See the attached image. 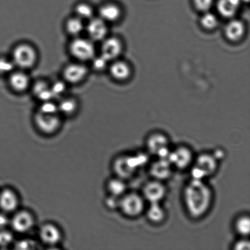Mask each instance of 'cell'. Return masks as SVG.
<instances>
[{
  "label": "cell",
  "instance_id": "cell-33",
  "mask_svg": "<svg viewBox=\"0 0 250 250\" xmlns=\"http://www.w3.org/2000/svg\"><path fill=\"white\" fill-rule=\"evenodd\" d=\"M201 22L203 26L207 29H213L217 26L218 20L215 15L211 13H207L203 16Z\"/></svg>",
  "mask_w": 250,
  "mask_h": 250
},
{
  "label": "cell",
  "instance_id": "cell-21",
  "mask_svg": "<svg viewBox=\"0 0 250 250\" xmlns=\"http://www.w3.org/2000/svg\"><path fill=\"white\" fill-rule=\"evenodd\" d=\"M245 28L244 24L241 21L235 20L227 24L225 33L227 38L231 41H238L243 36Z\"/></svg>",
  "mask_w": 250,
  "mask_h": 250
},
{
  "label": "cell",
  "instance_id": "cell-2",
  "mask_svg": "<svg viewBox=\"0 0 250 250\" xmlns=\"http://www.w3.org/2000/svg\"><path fill=\"white\" fill-rule=\"evenodd\" d=\"M11 59L16 67L23 70L29 69L36 65L38 54L33 46L21 43L14 48Z\"/></svg>",
  "mask_w": 250,
  "mask_h": 250
},
{
  "label": "cell",
  "instance_id": "cell-20",
  "mask_svg": "<svg viewBox=\"0 0 250 250\" xmlns=\"http://www.w3.org/2000/svg\"><path fill=\"white\" fill-rule=\"evenodd\" d=\"M33 94L42 102L51 101L54 99L50 85L43 81H39L33 85Z\"/></svg>",
  "mask_w": 250,
  "mask_h": 250
},
{
  "label": "cell",
  "instance_id": "cell-37",
  "mask_svg": "<svg viewBox=\"0 0 250 250\" xmlns=\"http://www.w3.org/2000/svg\"><path fill=\"white\" fill-rule=\"evenodd\" d=\"M196 7L200 11H207L212 6L213 0H194Z\"/></svg>",
  "mask_w": 250,
  "mask_h": 250
},
{
  "label": "cell",
  "instance_id": "cell-26",
  "mask_svg": "<svg viewBox=\"0 0 250 250\" xmlns=\"http://www.w3.org/2000/svg\"><path fill=\"white\" fill-rule=\"evenodd\" d=\"M107 189L111 195L119 197L124 195L126 189V186L122 179H112L107 183Z\"/></svg>",
  "mask_w": 250,
  "mask_h": 250
},
{
  "label": "cell",
  "instance_id": "cell-23",
  "mask_svg": "<svg viewBox=\"0 0 250 250\" xmlns=\"http://www.w3.org/2000/svg\"><path fill=\"white\" fill-rule=\"evenodd\" d=\"M166 212L159 203H150L147 210V217L154 224H159L163 222L166 218Z\"/></svg>",
  "mask_w": 250,
  "mask_h": 250
},
{
  "label": "cell",
  "instance_id": "cell-7",
  "mask_svg": "<svg viewBox=\"0 0 250 250\" xmlns=\"http://www.w3.org/2000/svg\"><path fill=\"white\" fill-rule=\"evenodd\" d=\"M169 141L163 134L154 133L149 136L146 146L149 153L157 155L159 158L167 159L170 151L168 149Z\"/></svg>",
  "mask_w": 250,
  "mask_h": 250
},
{
  "label": "cell",
  "instance_id": "cell-5",
  "mask_svg": "<svg viewBox=\"0 0 250 250\" xmlns=\"http://www.w3.org/2000/svg\"><path fill=\"white\" fill-rule=\"evenodd\" d=\"M69 49L70 53L78 61H92L95 56V46L89 39L77 37L71 42Z\"/></svg>",
  "mask_w": 250,
  "mask_h": 250
},
{
  "label": "cell",
  "instance_id": "cell-6",
  "mask_svg": "<svg viewBox=\"0 0 250 250\" xmlns=\"http://www.w3.org/2000/svg\"><path fill=\"white\" fill-rule=\"evenodd\" d=\"M119 207L127 217H138L144 210V198L136 193H127L120 199Z\"/></svg>",
  "mask_w": 250,
  "mask_h": 250
},
{
  "label": "cell",
  "instance_id": "cell-24",
  "mask_svg": "<svg viewBox=\"0 0 250 250\" xmlns=\"http://www.w3.org/2000/svg\"><path fill=\"white\" fill-rule=\"evenodd\" d=\"M110 72L115 79L124 80L129 77L130 68L126 63L119 61L112 63L110 68Z\"/></svg>",
  "mask_w": 250,
  "mask_h": 250
},
{
  "label": "cell",
  "instance_id": "cell-27",
  "mask_svg": "<svg viewBox=\"0 0 250 250\" xmlns=\"http://www.w3.org/2000/svg\"><path fill=\"white\" fill-rule=\"evenodd\" d=\"M59 113L65 116H70L77 111L78 104L77 100L72 98L63 99L58 104Z\"/></svg>",
  "mask_w": 250,
  "mask_h": 250
},
{
  "label": "cell",
  "instance_id": "cell-31",
  "mask_svg": "<svg viewBox=\"0 0 250 250\" xmlns=\"http://www.w3.org/2000/svg\"><path fill=\"white\" fill-rule=\"evenodd\" d=\"M38 112L48 114H60L59 113L58 104L53 102L52 100L42 102L41 106H39Z\"/></svg>",
  "mask_w": 250,
  "mask_h": 250
},
{
  "label": "cell",
  "instance_id": "cell-35",
  "mask_svg": "<svg viewBox=\"0 0 250 250\" xmlns=\"http://www.w3.org/2000/svg\"><path fill=\"white\" fill-rule=\"evenodd\" d=\"M13 241V236L11 232L6 230L0 229V247L9 246Z\"/></svg>",
  "mask_w": 250,
  "mask_h": 250
},
{
  "label": "cell",
  "instance_id": "cell-19",
  "mask_svg": "<svg viewBox=\"0 0 250 250\" xmlns=\"http://www.w3.org/2000/svg\"><path fill=\"white\" fill-rule=\"evenodd\" d=\"M100 18L105 22H113L117 21L121 15V11L116 4L109 3L100 7Z\"/></svg>",
  "mask_w": 250,
  "mask_h": 250
},
{
  "label": "cell",
  "instance_id": "cell-3",
  "mask_svg": "<svg viewBox=\"0 0 250 250\" xmlns=\"http://www.w3.org/2000/svg\"><path fill=\"white\" fill-rule=\"evenodd\" d=\"M142 156H122L115 160L113 170L117 178L127 180L133 176L141 164L144 163L146 158Z\"/></svg>",
  "mask_w": 250,
  "mask_h": 250
},
{
  "label": "cell",
  "instance_id": "cell-38",
  "mask_svg": "<svg viewBox=\"0 0 250 250\" xmlns=\"http://www.w3.org/2000/svg\"><path fill=\"white\" fill-rule=\"evenodd\" d=\"M118 198L111 195V197L107 198L106 202L107 207L111 209H115V208L119 207L120 200L118 199Z\"/></svg>",
  "mask_w": 250,
  "mask_h": 250
},
{
  "label": "cell",
  "instance_id": "cell-41",
  "mask_svg": "<svg viewBox=\"0 0 250 250\" xmlns=\"http://www.w3.org/2000/svg\"><path fill=\"white\" fill-rule=\"evenodd\" d=\"M242 1V0H241ZM243 1H249V0H243Z\"/></svg>",
  "mask_w": 250,
  "mask_h": 250
},
{
  "label": "cell",
  "instance_id": "cell-1",
  "mask_svg": "<svg viewBox=\"0 0 250 250\" xmlns=\"http://www.w3.org/2000/svg\"><path fill=\"white\" fill-rule=\"evenodd\" d=\"M212 192L202 180L192 179L186 186L183 199L188 214L194 219L202 217L209 210Z\"/></svg>",
  "mask_w": 250,
  "mask_h": 250
},
{
  "label": "cell",
  "instance_id": "cell-34",
  "mask_svg": "<svg viewBox=\"0 0 250 250\" xmlns=\"http://www.w3.org/2000/svg\"><path fill=\"white\" fill-rule=\"evenodd\" d=\"M92 61L93 68L97 71H102L105 69V68L107 67V63L109 62V61L101 55L97 56V57L95 56Z\"/></svg>",
  "mask_w": 250,
  "mask_h": 250
},
{
  "label": "cell",
  "instance_id": "cell-17",
  "mask_svg": "<svg viewBox=\"0 0 250 250\" xmlns=\"http://www.w3.org/2000/svg\"><path fill=\"white\" fill-rule=\"evenodd\" d=\"M9 84L15 91L21 92L28 89L30 84L29 76L23 71H17L10 74Z\"/></svg>",
  "mask_w": 250,
  "mask_h": 250
},
{
  "label": "cell",
  "instance_id": "cell-13",
  "mask_svg": "<svg viewBox=\"0 0 250 250\" xmlns=\"http://www.w3.org/2000/svg\"><path fill=\"white\" fill-rule=\"evenodd\" d=\"M12 229L19 233L28 231L33 227L34 219L30 213L27 211L17 212L11 221Z\"/></svg>",
  "mask_w": 250,
  "mask_h": 250
},
{
  "label": "cell",
  "instance_id": "cell-28",
  "mask_svg": "<svg viewBox=\"0 0 250 250\" xmlns=\"http://www.w3.org/2000/svg\"><path fill=\"white\" fill-rule=\"evenodd\" d=\"M76 16L78 17L83 21L89 20L93 18L94 10L89 4L82 2L78 4L75 9Z\"/></svg>",
  "mask_w": 250,
  "mask_h": 250
},
{
  "label": "cell",
  "instance_id": "cell-9",
  "mask_svg": "<svg viewBox=\"0 0 250 250\" xmlns=\"http://www.w3.org/2000/svg\"><path fill=\"white\" fill-rule=\"evenodd\" d=\"M168 160L171 165L183 170L189 167L193 161V154L186 146H180L169 154Z\"/></svg>",
  "mask_w": 250,
  "mask_h": 250
},
{
  "label": "cell",
  "instance_id": "cell-12",
  "mask_svg": "<svg viewBox=\"0 0 250 250\" xmlns=\"http://www.w3.org/2000/svg\"><path fill=\"white\" fill-rule=\"evenodd\" d=\"M87 72V67L82 63H70L63 70V77L65 82L71 84H77L86 77Z\"/></svg>",
  "mask_w": 250,
  "mask_h": 250
},
{
  "label": "cell",
  "instance_id": "cell-22",
  "mask_svg": "<svg viewBox=\"0 0 250 250\" xmlns=\"http://www.w3.org/2000/svg\"><path fill=\"white\" fill-rule=\"evenodd\" d=\"M241 1V0H219L218 9L223 16L231 17L236 14Z\"/></svg>",
  "mask_w": 250,
  "mask_h": 250
},
{
  "label": "cell",
  "instance_id": "cell-16",
  "mask_svg": "<svg viewBox=\"0 0 250 250\" xmlns=\"http://www.w3.org/2000/svg\"><path fill=\"white\" fill-rule=\"evenodd\" d=\"M39 237L44 244L49 246H54L60 241L61 234L60 229L55 225L48 224L41 228Z\"/></svg>",
  "mask_w": 250,
  "mask_h": 250
},
{
  "label": "cell",
  "instance_id": "cell-18",
  "mask_svg": "<svg viewBox=\"0 0 250 250\" xmlns=\"http://www.w3.org/2000/svg\"><path fill=\"white\" fill-rule=\"evenodd\" d=\"M18 198L16 193L10 189H4L0 193V208L4 212H10L16 209Z\"/></svg>",
  "mask_w": 250,
  "mask_h": 250
},
{
  "label": "cell",
  "instance_id": "cell-8",
  "mask_svg": "<svg viewBox=\"0 0 250 250\" xmlns=\"http://www.w3.org/2000/svg\"><path fill=\"white\" fill-rule=\"evenodd\" d=\"M36 126L44 134H51L57 131L61 125L59 114H48L37 112L34 117Z\"/></svg>",
  "mask_w": 250,
  "mask_h": 250
},
{
  "label": "cell",
  "instance_id": "cell-14",
  "mask_svg": "<svg viewBox=\"0 0 250 250\" xmlns=\"http://www.w3.org/2000/svg\"><path fill=\"white\" fill-rule=\"evenodd\" d=\"M102 45L101 55L107 61L114 60L121 55L122 50L121 42L115 38H105Z\"/></svg>",
  "mask_w": 250,
  "mask_h": 250
},
{
  "label": "cell",
  "instance_id": "cell-39",
  "mask_svg": "<svg viewBox=\"0 0 250 250\" xmlns=\"http://www.w3.org/2000/svg\"><path fill=\"white\" fill-rule=\"evenodd\" d=\"M234 249L236 250H249L250 249V244L246 240H242L236 242L234 245Z\"/></svg>",
  "mask_w": 250,
  "mask_h": 250
},
{
  "label": "cell",
  "instance_id": "cell-11",
  "mask_svg": "<svg viewBox=\"0 0 250 250\" xmlns=\"http://www.w3.org/2000/svg\"><path fill=\"white\" fill-rule=\"evenodd\" d=\"M86 31L90 40L93 42L104 41L107 33L106 22L101 18H92L89 20Z\"/></svg>",
  "mask_w": 250,
  "mask_h": 250
},
{
  "label": "cell",
  "instance_id": "cell-30",
  "mask_svg": "<svg viewBox=\"0 0 250 250\" xmlns=\"http://www.w3.org/2000/svg\"><path fill=\"white\" fill-rule=\"evenodd\" d=\"M16 67L12 59L0 57V75L11 74Z\"/></svg>",
  "mask_w": 250,
  "mask_h": 250
},
{
  "label": "cell",
  "instance_id": "cell-32",
  "mask_svg": "<svg viewBox=\"0 0 250 250\" xmlns=\"http://www.w3.org/2000/svg\"><path fill=\"white\" fill-rule=\"evenodd\" d=\"M51 92L53 93L54 99L62 97L67 90V86L64 82L58 81L50 85Z\"/></svg>",
  "mask_w": 250,
  "mask_h": 250
},
{
  "label": "cell",
  "instance_id": "cell-29",
  "mask_svg": "<svg viewBox=\"0 0 250 250\" xmlns=\"http://www.w3.org/2000/svg\"><path fill=\"white\" fill-rule=\"evenodd\" d=\"M235 229L241 236H248L250 232V218L248 216L239 217L235 224Z\"/></svg>",
  "mask_w": 250,
  "mask_h": 250
},
{
  "label": "cell",
  "instance_id": "cell-36",
  "mask_svg": "<svg viewBox=\"0 0 250 250\" xmlns=\"http://www.w3.org/2000/svg\"><path fill=\"white\" fill-rule=\"evenodd\" d=\"M35 242L32 240L24 239L17 242L15 248L18 250H31L35 249Z\"/></svg>",
  "mask_w": 250,
  "mask_h": 250
},
{
  "label": "cell",
  "instance_id": "cell-10",
  "mask_svg": "<svg viewBox=\"0 0 250 250\" xmlns=\"http://www.w3.org/2000/svg\"><path fill=\"white\" fill-rule=\"evenodd\" d=\"M166 195V188L161 181H149L143 188V197L150 203H160Z\"/></svg>",
  "mask_w": 250,
  "mask_h": 250
},
{
  "label": "cell",
  "instance_id": "cell-40",
  "mask_svg": "<svg viewBox=\"0 0 250 250\" xmlns=\"http://www.w3.org/2000/svg\"><path fill=\"white\" fill-rule=\"evenodd\" d=\"M8 218L3 214H0V229H3L9 224Z\"/></svg>",
  "mask_w": 250,
  "mask_h": 250
},
{
  "label": "cell",
  "instance_id": "cell-15",
  "mask_svg": "<svg viewBox=\"0 0 250 250\" xmlns=\"http://www.w3.org/2000/svg\"><path fill=\"white\" fill-rule=\"evenodd\" d=\"M171 166L167 159L159 158L151 164L149 171L155 180L161 181L170 177L172 171Z\"/></svg>",
  "mask_w": 250,
  "mask_h": 250
},
{
  "label": "cell",
  "instance_id": "cell-4",
  "mask_svg": "<svg viewBox=\"0 0 250 250\" xmlns=\"http://www.w3.org/2000/svg\"><path fill=\"white\" fill-rule=\"evenodd\" d=\"M218 167L217 159L212 154L203 153L196 159L192 171L193 179L202 180L212 176L216 172Z\"/></svg>",
  "mask_w": 250,
  "mask_h": 250
},
{
  "label": "cell",
  "instance_id": "cell-25",
  "mask_svg": "<svg viewBox=\"0 0 250 250\" xmlns=\"http://www.w3.org/2000/svg\"><path fill=\"white\" fill-rule=\"evenodd\" d=\"M65 28L68 34L77 38L84 30V25L83 20L75 16L68 20Z\"/></svg>",
  "mask_w": 250,
  "mask_h": 250
}]
</instances>
